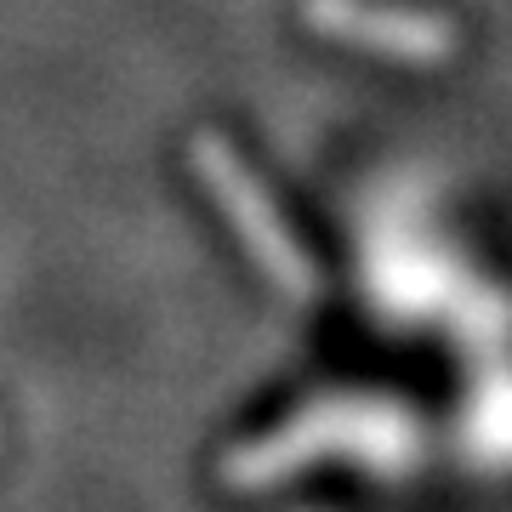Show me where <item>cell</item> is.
Segmentation results:
<instances>
[{
  "mask_svg": "<svg viewBox=\"0 0 512 512\" xmlns=\"http://www.w3.org/2000/svg\"><path fill=\"white\" fill-rule=\"evenodd\" d=\"M205 177H211V188L222 194V205H228V217H234V228H245V239L256 245V256H262V268L274 279H291V285H308V262L296 256L291 234H279V222L262 211V188L251 183V171L228 154V148L211 137L205 143Z\"/></svg>",
  "mask_w": 512,
  "mask_h": 512,
  "instance_id": "1",
  "label": "cell"
},
{
  "mask_svg": "<svg viewBox=\"0 0 512 512\" xmlns=\"http://www.w3.org/2000/svg\"><path fill=\"white\" fill-rule=\"evenodd\" d=\"M308 18H319L325 35L365 40V46H382V52H399V57L450 52V35L433 29V18H410V12H370L359 0H308Z\"/></svg>",
  "mask_w": 512,
  "mask_h": 512,
  "instance_id": "2",
  "label": "cell"
}]
</instances>
